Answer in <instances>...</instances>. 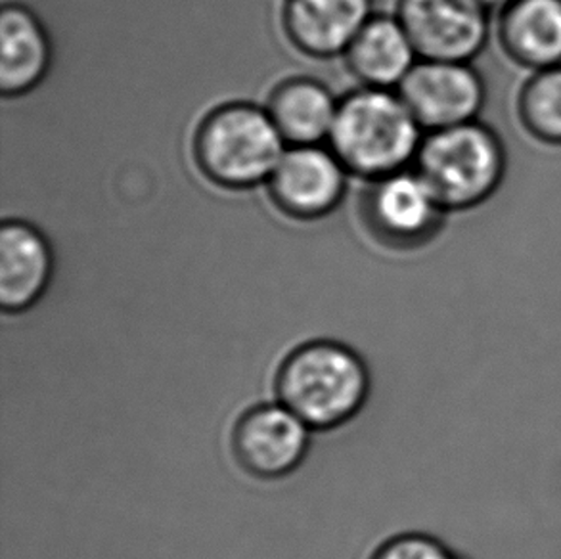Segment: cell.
<instances>
[{
	"mask_svg": "<svg viewBox=\"0 0 561 559\" xmlns=\"http://www.w3.org/2000/svg\"><path fill=\"white\" fill-rule=\"evenodd\" d=\"M424 135L399 92L366 87L340 102L328 140L347 171L379 181L414 166Z\"/></svg>",
	"mask_w": 561,
	"mask_h": 559,
	"instance_id": "cell-1",
	"label": "cell"
},
{
	"mask_svg": "<svg viewBox=\"0 0 561 559\" xmlns=\"http://www.w3.org/2000/svg\"><path fill=\"white\" fill-rule=\"evenodd\" d=\"M370 391L363 358L337 341H311L291 351L276 376L280 404L309 430H335L357 417Z\"/></svg>",
	"mask_w": 561,
	"mask_h": 559,
	"instance_id": "cell-2",
	"label": "cell"
},
{
	"mask_svg": "<svg viewBox=\"0 0 561 559\" xmlns=\"http://www.w3.org/2000/svg\"><path fill=\"white\" fill-rule=\"evenodd\" d=\"M412 167L445 212H471L501 189L508 171V151L501 135L478 119L425 133Z\"/></svg>",
	"mask_w": 561,
	"mask_h": 559,
	"instance_id": "cell-3",
	"label": "cell"
},
{
	"mask_svg": "<svg viewBox=\"0 0 561 559\" xmlns=\"http://www.w3.org/2000/svg\"><path fill=\"white\" fill-rule=\"evenodd\" d=\"M286 140L261 107L228 104L205 117L197 129V167L222 189H251L273 176Z\"/></svg>",
	"mask_w": 561,
	"mask_h": 559,
	"instance_id": "cell-4",
	"label": "cell"
},
{
	"mask_svg": "<svg viewBox=\"0 0 561 559\" xmlns=\"http://www.w3.org/2000/svg\"><path fill=\"white\" fill-rule=\"evenodd\" d=\"M397 92L424 133L478 122L486 102L473 61L417 60Z\"/></svg>",
	"mask_w": 561,
	"mask_h": 559,
	"instance_id": "cell-5",
	"label": "cell"
},
{
	"mask_svg": "<svg viewBox=\"0 0 561 559\" xmlns=\"http://www.w3.org/2000/svg\"><path fill=\"white\" fill-rule=\"evenodd\" d=\"M397 20L420 60L473 61L493 35L494 15L476 0H399Z\"/></svg>",
	"mask_w": 561,
	"mask_h": 559,
	"instance_id": "cell-6",
	"label": "cell"
},
{
	"mask_svg": "<svg viewBox=\"0 0 561 559\" xmlns=\"http://www.w3.org/2000/svg\"><path fill=\"white\" fill-rule=\"evenodd\" d=\"M311 430L284 404H261L243 412L232 431L236 460L265 481L296 471L309 450Z\"/></svg>",
	"mask_w": 561,
	"mask_h": 559,
	"instance_id": "cell-7",
	"label": "cell"
},
{
	"mask_svg": "<svg viewBox=\"0 0 561 559\" xmlns=\"http://www.w3.org/2000/svg\"><path fill=\"white\" fill-rule=\"evenodd\" d=\"M448 213L416 169L389 174L374 184L368 219L376 235L397 248H416L439 235Z\"/></svg>",
	"mask_w": 561,
	"mask_h": 559,
	"instance_id": "cell-8",
	"label": "cell"
},
{
	"mask_svg": "<svg viewBox=\"0 0 561 559\" xmlns=\"http://www.w3.org/2000/svg\"><path fill=\"white\" fill-rule=\"evenodd\" d=\"M345 167L334 151L294 146L268 179L274 204L296 219H319L342 202Z\"/></svg>",
	"mask_w": 561,
	"mask_h": 559,
	"instance_id": "cell-9",
	"label": "cell"
},
{
	"mask_svg": "<svg viewBox=\"0 0 561 559\" xmlns=\"http://www.w3.org/2000/svg\"><path fill=\"white\" fill-rule=\"evenodd\" d=\"M493 37L529 73L561 66V0H508L494 14Z\"/></svg>",
	"mask_w": 561,
	"mask_h": 559,
	"instance_id": "cell-10",
	"label": "cell"
},
{
	"mask_svg": "<svg viewBox=\"0 0 561 559\" xmlns=\"http://www.w3.org/2000/svg\"><path fill=\"white\" fill-rule=\"evenodd\" d=\"M373 0H288L284 30L291 45L312 58L347 53L370 22Z\"/></svg>",
	"mask_w": 561,
	"mask_h": 559,
	"instance_id": "cell-11",
	"label": "cell"
},
{
	"mask_svg": "<svg viewBox=\"0 0 561 559\" xmlns=\"http://www.w3.org/2000/svg\"><path fill=\"white\" fill-rule=\"evenodd\" d=\"M53 251L37 228L7 220L0 230V307L4 312L31 309L53 278Z\"/></svg>",
	"mask_w": 561,
	"mask_h": 559,
	"instance_id": "cell-12",
	"label": "cell"
},
{
	"mask_svg": "<svg viewBox=\"0 0 561 559\" xmlns=\"http://www.w3.org/2000/svg\"><path fill=\"white\" fill-rule=\"evenodd\" d=\"M353 76L370 89H399L420 56L397 18H373L347 48Z\"/></svg>",
	"mask_w": 561,
	"mask_h": 559,
	"instance_id": "cell-13",
	"label": "cell"
},
{
	"mask_svg": "<svg viewBox=\"0 0 561 559\" xmlns=\"http://www.w3.org/2000/svg\"><path fill=\"white\" fill-rule=\"evenodd\" d=\"M50 66L46 31L27 8L4 7L0 15V91L20 96L35 89Z\"/></svg>",
	"mask_w": 561,
	"mask_h": 559,
	"instance_id": "cell-14",
	"label": "cell"
},
{
	"mask_svg": "<svg viewBox=\"0 0 561 559\" xmlns=\"http://www.w3.org/2000/svg\"><path fill=\"white\" fill-rule=\"evenodd\" d=\"M340 102L324 84L294 79L280 84L271 96L266 112L282 138L291 146H319L330 138Z\"/></svg>",
	"mask_w": 561,
	"mask_h": 559,
	"instance_id": "cell-15",
	"label": "cell"
},
{
	"mask_svg": "<svg viewBox=\"0 0 561 559\" xmlns=\"http://www.w3.org/2000/svg\"><path fill=\"white\" fill-rule=\"evenodd\" d=\"M516 117L531 140L561 148V66L527 73L517 89Z\"/></svg>",
	"mask_w": 561,
	"mask_h": 559,
	"instance_id": "cell-16",
	"label": "cell"
},
{
	"mask_svg": "<svg viewBox=\"0 0 561 559\" xmlns=\"http://www.w3.org/2000/svg\"><path fill=\"white\" fill-rule=\"evenodd\" d=\"M370 559H468L440 538L424 533H407L389 538Z\"/></svg>",
	"mask_w": 561,
	"mask_h": 559,
	"instance_id": "cell-17",
	"label": "cell"
},
{
	"mask_svg": "<svg viewBox=\"0 0 561 559\" xmlns=\"http://www.w3.org/2000/svg\"><path fill=\"white\" fill-rule=\"evenodd\" d=\"M476 2H478L479 7L485 8L489 14L494 15L508 0H476Z\"/></svg>",
	"mask_w": 561,
	"mask_h": 559,
	"instance_id": "cell-18",
	"label": "cell"
}]
</instances>
